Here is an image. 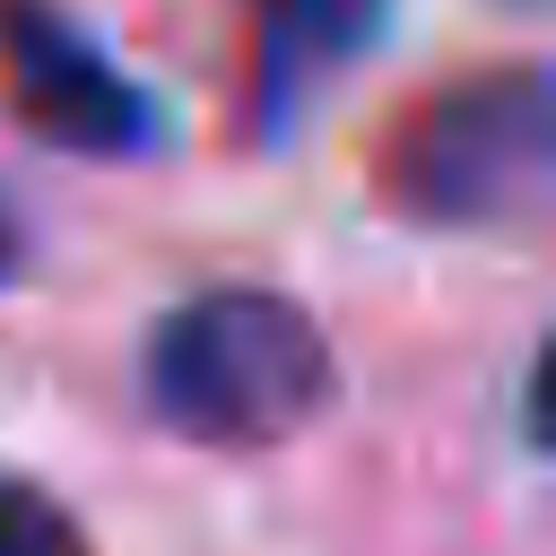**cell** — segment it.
Instances as JSON below:
<instances>
[{
  "instance_id": "6da1fadb",
  "label": "cell",
  "mask_w": 556,
  "mask_h": 556,
  "mask_svg": "<svg viewBox=\"0 0 556 556\" xmlns=\"http://www.w3.org/2000/svg\"><path fill=\"white\" fill-rule=\"evenodd\" d=\"M139 391L182 443L269 452L330 408L339 356L330 330L278 287H200L148 330Z\"/></svg>"
},
{
  "instance_id": "7a4b0ae2",
  "label": "cell",
  "mask_w": 556,
  "mask_h": 556,
  "mask_svg": "<svg viewBox=\"0 0 556 556\" xmlns=\"http://www.w3.org/2000/svg\"><path fill=\"white\" fill-rule=\"evenodd\" d=\"M547 174H556V87L539 61H486L426 87L374 148L382 208L434 235L530 226Z\"/></svg>"
},
{
  "instance_id": "8992f818",
  "label": "cell",
  "mask_w": 556,
  "mask_h": 556,
  "mask_svg": "<svg viewBox=\"0 0 556 556\" xmlns=\"http://www.w3.org/2000/svg\"><path fill=\"white\" fill-rule=\"evenodd\" d=\"M26 269V217H17V200L0 191V287Z\"/></svg>"
},
{
  "instance_id": "277c9868",
  "label": "cell",
  "mask_w": 556,
  "mask_h": 556,
  "mask_svg": "<svg viewBox=\"0 0 556 556\" xmlns=\"http://www.w3.org/2000/svg\"><path fill=\"white\" fill-rule=\"evenodd\" d=\"M382 26L391 0H252V130H287Z\"/></svg>"
},
{
  "instance_id": "3957f363",
  "label": "cell",
  "mask_w": 556,
  "mask_h": 556,
  "mask_svg": "<svg viewBox=\"0 0 556 556\" xmlns=\"http://www.w3.org/2000/svg\"><path fill=\"white\" fill-rule=\"evenodd\" d=\"M0 96L43 148L96 156V165H130L165 148L156 96L61 0H0Z\"/></svg>"
},
{
  "instance_id": "5b68a950",
  "label": "cell",
  "mask_w": 556,
  "mask_h": 556,
  "mask_svg": "<svg viewBox=\"0 0 556 556\" xmlns=\"http://www.w3.org/2000/svg\"><path fill=\"white\" fill-rule=\"evenodd\" d=\"M0 556H96V547H87V530L61 495L0 469Z\"/></svg>"
}]
</instances>
